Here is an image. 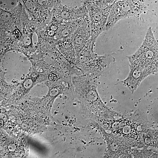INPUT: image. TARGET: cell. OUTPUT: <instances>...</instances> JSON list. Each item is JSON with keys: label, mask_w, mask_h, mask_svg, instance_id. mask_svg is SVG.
<instances>
[{"label": "cell", "mask_w": 158, "mask_h": 158, "mask_svg": "<svg viewBox=\"0 0 158 158\" xmlns=\"http://www.w3.org/2000/svg\"><path fill=\"white\" fill-rule=\"evenodd\" d=\"M98 78L84 73L72 75V91L77 98L80 111L86 118L100 123L122 115L105 104L97 90Z\"/></svg>", "instance_id": "obj_1"}, {"label": "cell", "mask_w": 158, "mask_h": 158, "mask_svg": "<svg viewBox=\"0 0 158 158\" xmlns=\"http://www.w3.org/2000/svg\"><path fill=\"white\" fill-rule=\"evenodd\" d=\"M28 58L32 67L46 74L47 76L54 73L67 78L79 72L76 66L61 53L54 42H51L45 47H40L37 52Z\"/></svg>", "instance_id": "obj_2"}, {"label": "cell", "mask_w": 158, "mask_h": 158, "mask_svg": "<svg viewBox=\"0 0 158 158\" xmlns=\"http://www.w3.org/2000/svg\"><path fill=\"white\" fill-rule=\"evenodd\" d=\"M146 114L139 110L127 116L102 121L99 125L105 130L123 137L136 144L139 148H145L142 142V130L138 128L148 123Z\"/></svg>", "instance_id": "obj_3"}, {"label": "cell", "mask_w": 158, "mask_h": 158, "mask_svg": "<svg viewBox=\"0 0 158 158\" xmlns=\"http://www.w3.org/2000/svg\"><path fill=\"white\" fill-rule=\"evenodd\" d=\"M95 45L90 39L77 57L75 65L83 73L99 78L115 59L110 54L100 56L95 53Z\"/></svg>", "instance_id": "obj_4"}, {"label": "cell", "mask_w": 158, "mask_h": 158, "mask_svg": "<svg viewBox=\"0 0 158 158\" xmlns=\"http://www.w3.org/2000/svg\"><path fill=\"white\" fill-rule=\"evenodd\" d=\"M128 58L129 61L137 62L145 66L153 74L158 72V42L151 27L148 29L142 44Z\"/></svg>", "instance_id": "obj_5"}, {"label": "cell", "mask_w": 158, "mask_h": 158, "mask_svg": "<svg viewBox=\"0 0 158 158\" xmlns=\"http://www.w3.org/2000/svg\"><path fill=\"white\" fill-rule=\"evenodd\" d=\"M98 130L104 137L107 145L104 157H133L132 149L139 148L135 143L123 137L111 132H107L100 126H99Z\"/></svg>", "instance_id": "obj_6"}, {"label": "cell", "mask_w": 158, "mask_h": 158, "mask_svg": "<svg viewBox=\"0 0 158 158\" xmlns=\"http://www.w3.org/2000/svg\"><path fill=\"white\" fill-rule=\"evenodd\" d=\"M147 9L142 0H117L111 8L106 25V30L111 28L119 20L140 15Z\"/></svg>", "instance_id": "obj_7"}, {"label": "cell", "mask_w": 158, "mask_h": 158, "mask_svg": "<svg viewBox=\"0 0 158 158\" xmlns=\"http://www.w3.org/2000/svg\"><path fill=\"white\" fill-rule=\"evenodd\" d=\"M112 6L104 8L86 7L90 19V39L94 44L99 35L106 30V25Z\"/></svg>", "instance_id": "obj_8"}, {"label": "cell", "mask_w": 158, "mask_h": 158, "mask_svg": "<svg viewBox=\"0 0 158 158\" xmlns=\"http://www.w3.org/2000/svg\"><path fill=\"white\" fill-rule=\"evenodd\" d=\"M129 61L130 71L128 77L123 83L133 93L145 78L153 73L149 69L139 63Z\"/></svg>", "instance_id": "obj_9"}, {"label": "cell", "mask_w": 158, "mask_h": 158, "mask_svg": "<svg viewBox=\"0 0 158 158\" xmlns=\"http://www.w3.org/2000/svg\"><path fill=\"white\" fill-rule=\"evenodd\" d=\"M90 37V22L88 13L70 37L75 48L76 58Z\"/></svg>", "instance_id": "obj_10"}, {"label": "cell", "mask_w": 158, "mask_h": 158, "mask_svg": "<svg viewBox=\"0 0 158 158\" xmlns=\"http://www.w3.org/2000/svg\"><path fill=\"white\" fill-rule=\"evenodd\" d=\"M55 11L56 17L60 21L64 22L83 18L88 13L86 8L83 5L77 8L59 5Z\"/></svg>", "instance_id": "obj_11"}, {"label": "cell", "mask_w": 158, "mask_h": 158, "mask_svg": "<svg viewBox=\"0 0 158 158\" xmlns=\"http://www.w3.org/2000/svg\"><path fill=\"white\" fill-rule=\"evenodd\" d=\"M56 44L59 51L71 63L75 65L76 55L71 38L58 40L56 41Z\"/></svg>", "instance_id": "obj_12"}, {"label": "cell", "mask_w": 158, "mask_h": 158, "mask_svg": "<svg viewBox=\"0 0 158 158\" xmlns=\"http://www.w3.org/2000/svg\"><path fill=\"white\" fill-rule=\"evenodd\" d=\"M83 18L64 22L58 31L57 40L70 38Z\"/></svg>", "instance_id": "obj_13"}, {"label": "cell", "mask_w": 158, "mask_h": 158, "mask_svg": "<svg viewBox=\"0 0 158 158\" xmlns=\"http://www.w3.org/2000/svg\"><path fill=\"white\" fill-rule=\"evenodd\" d=\"M117 0H83L85 7L92 6L101 8L111 6Z\"/></svg>", "instance_id": "obj_14"}]
</instances>
